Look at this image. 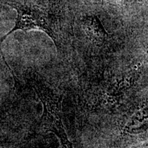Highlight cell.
I'll return each instance as SVG.
<instances>
[{"label":"cell","mask_w":148,"mask_h":148,"mask_svg":"<svg viewBox=\"0 0 148 148\" xmlns=\"http://www.w3.org/2000/svg\"><path fill=\"white\" fill-rule=\"evenodd\" d=\"M7 4L12 7L16 12V18L14 27L4 36L0 38V52L8 69L11 71L10 67L5 61L1 51V43L9 35L17 30H22L26 32L32 29H38L46 33L52 39L60 51L61 47V38L59 34L58 29L55 22L47 11L30 3L19 2L14 0H9L6 1Z\"/></svg>","instance_id":"obj_1"},{"label":"cell","mask_w":148,"mask_h":148,"mask_svg":"<svg viewBox=\"0 0 148 148\" xmlns=\"http://www.w3.org/2000/svg\"><path fill=\"white\" fill-rule=\"evenodd\" d=\"M82 27L88 39L95 44H101L108 36L99 18L95 16H88L82 21Z\"/></svg>","instance_id":"obj_2"},{"label":"cell","mask_w":148,"mask_h":148,"mask_svg":"<svg viewBox=\"0 0 148 148\" xmlns=\"http://www.w3.org/2000/svg\"><path fill=\"white\" fill-rule=\"evenodd\" d=\"M58 138L60 142L61 148H74L69 138H68L66 132L58 135Z\"/></svg>","instance_id":"obj_3"}]
</instances>
